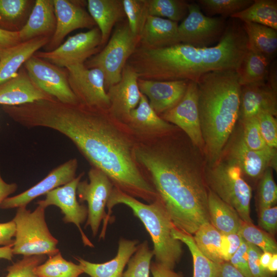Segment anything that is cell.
Here are the masks:
<instances>
[{
  "instance_id": "1",
  "label": "cell",
  "mask_w": 277,
  "mask_h": 277,
  "mask_svg": "<svg viewBox=\"0 0 277 277\" xmlns=\"http://www.w3.org/2000/svg\"><path fill=\"white\" fill-rule=\"evenodd\" d=\"M23 123L27 128H48L66 136L92 167L103 171L125 193L148 204L158 197L135 160L136 138L108 110L53 97L28 104Z\"/></svg>"
},
{
  "instance_id": "2",
  "label": "cell",
  "mask_w": 277,
  "mask_h": 277,
  "mask_svg": "<svg viewBox=\"0 0 277 277\" xmlns=\"http://www.w3.org/2000/svg\"><path fill=\"white\" fill-rule=\"evenodd\" d=\"M134 153L176 229L193 235L209 222L205 157L181 130L137 140Z\"/></svg>"
},
{
  "instance_id": "3",
  "label": "cell",
  "mask_w": 277,
  "mask_h": 277,
  "mask_svg": "<svg viewBox=\"0 0 277 277\" xmlns=\"http://www.w3.org/2000/svg\"><path fill=\"white\" fill-rule=\"evenodd\" d=\"M248 50L242 23L232 18L216 45L200 48L179 43L159 49L141 48L136 55V68L145 80L196 82L211 71L238 70Z\"/></svg>"
},
{
  "instance_id": "4",
  "label": "cell",
  "mask_w": 277,
  "mask_h": 277,
  "mask_svg": "<svg viewBox=\"0 0 277 277\" xmlns=\"http://www.w3.org/2000/svg\"><path fill=\"white\" fill-rule=\"evenodd\" d=\"M238 70L211 71L196 82L206 163L217 162L239 120L241 86Z\"/></svg>"
},
{
  "instance_id": "5",
  "label": "cell",
  "mask_w": 277,
  "mask_h": 277,
  "mask_svg": "<svg viewBox=\"0 0 277 277\" xmlns=\"http://www.w3.org/2000/svg\"><path fill=\"white\" fill-rule=\"evenodd\" d=\"M120 204L129 207L143 224L153 244L155 262L173 269L182 255V242L173 236L174 226L160 199L145 204L114 186L106 206L108 221L112 208Z\"/></svg>"
},
{
  "instance_id": "6",
  "label": "cell",
  "mask_w": 277,
  "mask_h": 277,
  "mask_svg": "<svg viewBox=\"0 0 277 277\" xmlns=\"http://www.w3.org/2000/svg\"><path fill=\"white\" fill-rule=\"evenodd\" d=\"M205 179L209 189L231 206L241 220L252 223L250 216L252 189L234 162L220 157L212 165L206 163Z\"/></svg>"
},
{
  "instance_id": "7",
  "label": "cell",
  "mask_w": 277,
  "mask_h": 277,
  "mask_svg": "<svg viewBox=\"0 0 277 277\" xmlns=\"http://www.w3.org/2000/svg\"><path fill=\"white\" fill-rule=\"evenodd\" d=\"M45 209L40 205L33 211L26 207L17 208L12 220L16 226L13 254L50 256L60 252L58 241L51 234L46 222Z\"/></svg>"
},
{
  "instance_id": "8",
  "label": "cell",
  "mask_w": 277,
  "mask_h": 277,
  "mask_svg": "<svg viewBox=\"0 0 277 277\" xmlns=\"http://www.w3.org/2000/svg\"><path fill=\"white\" fill-rule=\"evenodd\" d=\"M139 40L131 32L128 23H123L115 28L105 48L85 62L87 68L102 71L106 91L120 81L123 68L138 46Z\"/></svg>"
},
{
  "instance_id": "9",
  "label": "cell",
  "mask_w": 277,
  "mask_h": 277,
  "mask_svg": "<svg viewBox=\"0 0 277 277\" xmlns=\"http://www.w3.org/2000/svg\"><path fill=\"white\" fill-rule=\"evenodd\" d=\"M87 180L80 181L77 186L76 195L80 202L86 201L88 204V216L85 227L89 226L92 234L98 232L102 220L104 232L108 221L105 208L114 187L109 177L100 169L91 167Z\"/></svg>"
},
{
  "instance_id": "10",
  "label": "cell",
  "mask_w": 277,
  "mask_h": 277,
  "mask_svg": "<svg viewBox=\"0 0 277 277\" xmlns=\"http://www.w3.org/2000/svg\"><path fill=\"white\" fill-rule=\"evenodd\" d=\"M220 157L234 162L243 174L253 179L260 178L268 168L277 170L276 148L250 149L244 142L240 125L239 128H234Z\"/></svg>"
},
{
  "instance_id": "11",
  "label": "cell",
  "mask_w": 277,
  "mask_h": 277,
  "mask_svg": "<svg viewBox=\"0 0 277 277\" xmlns=\"http://www.w3.org/2000/svg\"><path fill=\"white\" fill-rule=\"evenodd\" d=\"M226 25L223 17L206 16L197 4L189 3L187 15L178 26L179 38L181 43L193 47H210L219 42Z\"/></svg>"
},
{
  "instance_id": "12",
  "label": "cell",
  "mask_w": 277,
  "mask_h": 277,
  "mask_svg": "<svg viewBox=\"0 0 277 277\" xmlns=\"http://www.w3.org/2000/svg\"><path fill=\"white\" fill-rule=\"evenodd\" d=\"M102 45L98 27L70 36L63 44L49 51H37L34 55L57 67L84 64Z\"/></svg>"
},
{
  "instance_id": "13",
  "label": "cell",
  "mask_w": 277,
  "mask_h": 277,
  "mask_svg": "<svg viewBox=\"0 0 277 277\" xmlns=\"http://www.w3.org/2000/svg\"><path fill=\"white\" fill-rule=\"evenodd\" d=\"M66 68L69 86L78 103L109 110L110 102L101 70L88 68L84 64L71 65Z\"/></svg>"
},
{
  "instance_id": "14",
  "label": "cell",
  "mask_w": 277,
  "mask_h": 277,
  "mask_svg": "<svg viewBox=\"0 0 277 277\" xmlns=\"http://www.w3.org/2000/svg\"><path fill=\"white\" fill-rule=\"evenodd\" d=\"M24 65L32 81L42 91L64 103H78L69 86L67 72L34 55Z\"/></svg>"
},
{
  "instance_id": "15",
  "label": "cell",
  "mask_w": 277,
  "mask_h": 277,
  "mask_svg": "<svg viewBox=\"0 0 277 277\" xmlns=\"http://www.w3.org/2000/svg\"><path fill=\"white\" fill-rule=\"evenodd\" d=\"M160 116L181 130L204 154L205 146L199 114L196 82L190 81L180 102Z\"/></svg>"
},
{
  "instance_id": "16",
  "label": "cell",
  "mask_w": 277,
  "mask_h": 277,
  "mask_svg": "<svg viewBox=\"0 0 277 277\" xmlns=\"http://www.w3.org/2000/svg\"><path fill=\"white\" fill-rule=\"evenodd\" d=\"M84 172L76 176L67 184L60 186L46 194L43 200L37 202L45 208L54 205L58 207L64 215L63 221L66 223H73L78 228L84 244L93 247V245L83 231L81 225L87 220L88 208L80 204L76 199V189L78 183L84 175Z\"/></svg>"
},
{
  "instance_id": "17",
  "label": "cell",
  "mask_w": 277,
  "mask_h": 277,
  "mask_svg": "<svg viewBox=\"0 0 277 277\" xmlns=\"http://www.w3.org/2000/svg\"><path fill=\"white\" fill-rule=\"evenodd\" d=\"M138 78L137 73L126 63L120 81L106 91L110 102L109 113L125 124L130 112L136 107L140 100Z\"/></svg>"
},
{
  "instance_id": "18",
  "label": "cell",
  "mask_w": 277,
  "mask_h": 277,
  "mask_svg": "<svg viewBox=\"0 0 277 277\" xmlns=\"http://www.w3.org/2000/svg\"><path fill=\"white\" fill-rule=\"evenodd\" d=\"M78 168L76 159H71L53 169L45 178L27 190L6 199L1 204L3 209H12L27 205L35 198L63 186L75 178Z\"/></svg>"
},
{
  "instance_id": "19",
  "label": "cell",
  "mask_w": 277,
  "mask_h": 277,
  "mask_svg": "<svg viewBox=\"0 0 277 277\" xmlns=\"http://www.w3.org/2000/svg\"><path fill=\"white\" fill-rule=\"evenodd\" d=\"M53 3L56 26L52 36L46 45L47 51L57 48L65 37L73 30L80 28L91 29L96 25L78 3L68 0H53Z\"/></svg>"
},
{
  "instance_id": "20",
  "label": "cell",
  "mask_w": 277,
  "mask_h": 277,
  "mask_svg": "<svg viewBox=\"0 0 277 277\" xmlns=\"http://www.w3.org/2000/svg\"><path fill=\"white\" fill-rule=\"evenodd\" d=\"M187 80L154 81L138 80L140 92L146 96L150 107L160 115L175 106L183 97Z\"/></svg>"
},
{
  "instance_id": "21",
  "label": "cell",
  "mask_w": 277,
  "mask_h": 277,
  "mask_svg": "<svg viewBox=\"0 0 277 277\" xmlns=\"http://www.w3.org/2000/svg\"><path fill=\"white\" fill-rule=\"evenodd\" d=\"M125 125L137 140L151 139L177 128L161 117L142 93L138 104L130 112Z\"/></svg>"
},
{
  "instance_id": "22",
  "label": "cell",
  "mask_w": 277,
  "mask_h": 277,
  "mask_svg": "<svg viewBox=\"0 0 277 277\" xmlns=\"http://www.w3.org/2000/svg\"><path fill=\"white\" fill-rule=\"evenodd\" d=\"M267 112L277 114V92L266 83L241 86L239 121Z\"/></svg>"
},
{
  "instance_id": "23",
  "label": "cell",
  "mask_w": 277,
  "mask_h": 277,
  "mask_svg": "<svg viewBox=\"0 0 277 277\" xmlns=\"http://www.w3.org/2000/svg\"><path fill=\"white\" fill-rule=\"evenodd\" d=\"M52 97L38 88L23 69L14 77L0 85L2 106H18Z\"/></svg>"
},
{
  "instance_id": "24",
  "label": "cell",
  "mask_w": 277,
  "mask_h": 277,
  "mask_svg": "<svg viewBox=\"0 0 277 277\" xmlns=\"http://www.w3.org/2000/svg\"><path fill=\"white\" fill-rule=\"evenodd\" d=\"M177 22L148 15L140 36V47L159 49L181 43Z\"/></svg>"
},
{
  "instance_id": "25",
  "label": "cell",
  "mask_w": 277,
  "mask_h": 277,
  "mask_svg": "<svg viewBox=\"0 0 277 277\" xmlns=\"http://www.w3.org/2000/svg\"><path fill=\"white\" fill-rule=\"evenodd\" d=\"M139 241L121 238L116 256L103 263H94L81 258L75 259L84 273L90 277H123V271L131 257L136 251Z\"/></svg>"
},
{
  "instance_id": "26",
  "label": "cell",
  "mask_w": 277,
  "mask_h": 277,
  "mask_svg": "<svg viewBox=\"0 0 277 277\" xmlns=\"http://www.w3.org/2000/svg\"><path fill=\"white\" fill-rule=\"evenodd\" d=\"M42 36L21 42L7 50L0 58V85L14 77L22 65L49 42Z\"/></svg>"
},
{
  "instance_id": "27",
  "label": "cell",
  "mask_w": 277,
  "mask_h": 277,
  "mask_svg": "<svg viewBox=\"0 0 277 277\" xmlns=\"http://www.w3.org/2000/svg\"><path fill=\"white\" fill-rule=\"evenodd\" d=\"M56 18L53 1L37 0L26 24L18 30L21 42L53 33Z\"/></svg>"
},
{
  "instance_id": "28",
  "label": "cell",
  "mask_w": 277,
  "mask_h": 277,
  "mask_svg": "<svg viewBox=\"0 0 277 277\" xmlns=\"http://www.w3.org/2000/svg\"><path fill=\"white\" fill-rule=\"evenodd\" d=\"M87 7L100 30L103 45L108 41L114 25L126 16L122 0H88Z\"/></svg>"
},
{
  "instance_id": "29",
  "label": "cell",
  "mask_w": 277,
  "mask_h": 277,
  "mask_svg": "<svg viewBox=\"0 0 277 277\" xmlns=\"http://www.w3.org/2000/svg\"><path fill=\"white\" fill-rule=\"evenodd\" d=\"M208 211L210 223L221 234L238 233L242 220L237 212L209 189Z\"/></svg>"
},
{
  "instance_id": "30",
  "label": "cell",
  "mask_w": 277,
  "mask_h": 277,
  "mask_svg": "<svg viewBox=\"0 0 277 277\" xmlns=\"http://www.w3.org/2000/svg\"><path fill=\"white\" fill-rule=\"evenodd\" d=\"M248 39V49L271 60L277 50V30L252 23H242Z\"/></svg>"
},
{
  "instance_id": "31",
  "label": "cell",
  "mask_w": 277,
  "mask_h": 277,
  "mask_svg": "<svg viewBox=\"0 0 277 277\" xmlns=\"http://www.w3.org/2000/svg\"><path fill=\"white\" fill-rule=\"evenodd\" d=\"M242 23H252L277 30V1L255 0L246 9L230 17Z\"/></svg>"
},
{
  "instance_id": "32",
  "label": "cell",
  "mask_w": 277,
  "mask_h": 277,
  "mask_svg": "<svg viewBox=\"0 0 277 277\" xmlns=\"http://www.w3.org/2000/svg\"><path fill=\"white\" fill-rule=\"evenodd\" d=\"M270 64V59L248 49L238 70L240 85L266 83Z\"/></svg>"
},
{
  "instance_id": "33",
  "label": "cell",
  "mask_w": 277,
  "mask_h": 277,
  "mask_svg": "<svg viewBox=\"0 0 277 277\" xmlns=\"http://www.w3.org/2000/svg\"><path fill=\"white\" fill-rule=\"evenodd\" d=\"M192 236L197 248L205 256L217 264L224 262L221 252L222 234L210 222L202 224Z\"/></svg>"
},
{
  "instance_id": "34",
  "label": "cell",
  "mask_w": 277,
  "mask_h": 277,
  "mask_svg": "<svg viewBox=\"0 0 277 277\" xmlns=\"http://www.w3.org/2000/svg\"><path fill=\"white\" fill-rule=\"evenodd\" d=\"M173 236L184 243L188 248L193 259V277H216L217 264L205 256L198 249L192 235L182 232L175 227L172 230Z\"/></svg>"
},
{
  "instance_id": "35",
  "label": "cell",
  "mask_w": 277,
  "mask_h": 277,
  "mask_svg": "<svg viewBox=\"0 0 277 277\" xmlns=\"http://www.w3.org/2000/svg\"><path fill=\"white\" fill-rule=\"evenodd\" d=\"M35 272L38 277H78L84 273L79 264L66 260L60 252L49 256Z\"/></svg>"
},
{
  "instance_id": "36",
  "label": "cell",
  "mask_w": 277,
  "mask_h": 277,
  "mask_svg": "<svg viewBox=\"0 0 277 277\" xmlns=\"http://www.w3.org/2000/svg\"><path fill=\"white\" fill-rule=\"evenodd\" d=\"M149 15L178 22L188 14L189 3L183 0H146Z\"/></svg>"
},
{
  "instance_id": "37",
  "label": "cell",
  "mask_w": 277,
  "mask_h": 277,
  "mask_svg": "<svg viewBox=\"0 0 277 277\" xmlns=\"http://www.w3.org/2000/svg\"><path fill=\"white\" fill-rule=\"evenodd\" d=\"M154 256L147 241L137 245V249L127 263L123 277H149L151 261Z\"/></svg>"
},
{
  "instance_id": "38",
  "label": "cell",
  "mask_w": 277,
  "mask_h": 277,
  "mask_svg": "<svg viewBox=\"0 0 277 277\" xmlns=\"http://www.w3.org/2000/svg\"><path fill=\"white\" fill-rule=\"evenodd\" d=\"M238 233L245 242L257 246L262 252L277 253V244L274 238L253 223L242 221Z\"/></svg>"
},
{
  "instance_id": "39",
  "label": "cell",
  "mask_w": 277,
  "mask_h": 277,
  "mask_svg": "<svg viewBox=\"0 0 277 277\" xmlns=\"http://www.w3.org/2000/svg\"><path fill=\"white\" fill-rule=\"evenodd\" d=\"M128 25L132 34L138 37L148 17L146 0H122Z\"/></svg>"
},
{
  "instance_id": "40",
  "label": "cell",
  "mask_w": 277,
  "mask_h": 277,
  "mask_svg": "<svg viewBox=\"0 0 277 277\" xmlns=\"http://www.w3.org/2000/svg\"><path fill=\"white\" fill-rule=\"evenodd\" d=\"M252 0H199L204 10L211 16L219 14L230 16L251 5Z\"/></svg>"
},
{
  "instance_id": "41",
  "label": "cell",
  "mask_w": 277,
  "mask_h": 277,
  "mask_svg": "<svg viewBox=\"0 0 277 277\" xmlns=\"http://www.w3.org/2000/svg\"><path fill=\"white\" fill-rule=\"evenodd\" d=\"M29 4L27 0H0V28L6 30L15 25L25 13Z\"/></svg>"
},
{
  "instance_id": "42",
  "label": "cell",
  "mask_w": 277,
  "mask_h": 277,
  "mask_svg": "<svg viewBox=\"0 0 277 277\" xmlns=\"http://www.w3.org/2000/svg\"><path fill=\"white\" fill-rule=\"evenodd\" d=\"M273 169H267L260 177L258 190L259 210L275 206L277 186L273 176Z\"/></svg>"
},
{
  "instance_id": "43",
  "label": "cell",
  "mask_w": 277,
  "mask_h": 277,
  "mask_svg": "<svg viewBox=\"0 0 277 277\" xmlns=\"http://www.w3.org/2000/svg\"><path fill=\"white\" fill-rule=\"evenodd\" d=\"M46 258L45 255L24 256L7 268L8 273L5 277H38L35 269L46 261Z\"/></svg>"
},
{
  "instance_id": "44",
  "label": "cell",
  "mask_w": 277,
  "mask_h": 277,
  "mask_svg": "<svg viewBox=\"0 0 277 277\" xmlns=\"http://www.w3.org/2000/svg\"><path fill=\"white\" fill-rule=\"evenodd\" d=\"M239 121L243 139L249 148L259 150L268 147L262 136L256 116Z\"/></svg>"
},
{
  "instance_id": "45",
  "label": "cell",
  "mask_w": 277,
  "mask_h": 277,
  "mask_svg": "<svg viewBox=\"0 0 277 277\" xmlns=\"http://www.w3.org/2000/svg\"><path fill=\"white\" fill-rule=\"evenodd\" d=\"M262 136L266 145L271 148H277V121L275 116L261 112L256 116Z\"/></svg>"
},
{
  "instance_id": "46",
  "label": "cell",
  "mask_w": 277,
  "mask_h": 277,
  "mask_svg": "<svg viewBox=\"0 0 277 277\" xmlns=\"http://www.w3.org/2000/svg\"><path fill=\"white\" fill-rule=\"evenodd\" d=\"M247 243L248 266L252 277H275V275L264 269L261 264L260 259L262 251L257 246Z\"/></svg>"
},
{
  "instance_id": "47",
  "label": "cell",
  "mask_w": 277,
  "mask_h": 277,
  "mask_svg": "<svg viewBox=\"0 0 277 277\" xmlns=\"http://www.w3.org/2000/svg\"><path fill=\"white\" fill-rule=\"evenodd\" d=\"M259 210V226L263 230L274 237L277 229L276 205Z\"/></svg>"
},
{
  "instance_id": "48",
  "label": "cell",
  "mask_w": 277,
  "mask_h": 277,
  "mask_svg": "<svg viewBox=\"0 0 277 277\" xmlns=\"http://www.w3.org/2000/svg\"><path fill=\"white\" fill-rule=\"evenodd\" d=\"M242 238L238 233L222 234L221 252L224 261L229 262L239 248Z\"/></svg>"
},
{
  "instance_id": "49",
  "label": "cell",
  "mask_w": 277,
  "mask_h": 277,
  "mask_svg": "<svg viewBox=\"0 0 277 277\" xmlns=\"http://www.w3.org/2000/svg\"><path fill=\"white\" fill-rule=\"evenodd\" d=\"M246 277H252L248 266V245L243 239L241 244L229 261Z\"/></svg>"
},
{
  "instance_id": "50",
  "label": "cell",
  "mask_w": 277,
  "mask_h": 277,
  "mask_svg": "<svg viewBox=\"0 0 277 277\" xmlns=\"http://www.w3.org/2000/svg\"><path fill=\"white\" fill-rule=\"evenodd\" d=\"M21 42L18 31L0 28V58L7 50Z\"/></svg>"
},
{
  "instance_id": "51",
  "label": "cell",
  "mask_w": 277,
  "mask_h": 277,
  "mask_svg": "<svg viewBox=\"0 0 277 277\" xmlns=\"http://www.w3.org/2000/svg\"><path fill=\"white\" fill-rule=\"evenodd\" d=\"M16 232V226L13 220L0 223V246L13 245Z\"/></svg>"
},
{
  "instance_id": "52",
  "label": "cell",
  "mask_w": 277,
  "mask_h": 277,
  "mask_svg": "<svg viewBox=\"0 0 277 277\" xmlns=\"http://www.w3.org/2000/svg\"><path fill=\"white\" fill-rule=\"evenodd\" d=\"M150 270L153 277H184L180 272H176L158 263L152 262Z\"/></svg>"
},
{
  "instance_id": "53",
  "label": "cell",
  "mask_w": 277,
  "mask_h": 277,
  "mask_svg": "<svg viewBox=\"0 0 277 277\" xmlns=\"http://www.w3.org/2000/svg\"><path fill=\"white\" fill-rule=\"evenodd\" d=\"M216 277H246L229 262L217 264Z\"/></svg>"
},
{
  "instance_id": "54",
  "label": "cell",
  "mask_w": 277,
  "mask_h": 277,
  "mask_svg": "<svg viewBox=\"0 0 277 277\" xmlns=\"http://www.w3.org/2000/svg\"><path fill=\"white\" fill-rule=\"evenodd\" d=\"M16 183H7L3 179L0 172V205L9 196L17 189Z\"/></svg>"
},
{
  "instance_id": "55",
  "label": "cell",
  "mask_w": 277,
  "mask_h": 277,
  "mask_svg": "<svg viewBox=\"0 0 277 277\" xmlns=\"http://www.w3.org/2000/svg\"><path fill=\"white\" fill-rule=\"evenodd\" d=\"M276 61H274L270 64L267 78V85L274 91L277 92V71Z\"/></svg>"
},
{
  "instance_id": "56",
  "label": "cell",
  "mask_w": 277,
  "mask_h": 277,
  "mask_svg": "<svg viewBox=\"0 0 277 277\" xmlns=\"http://www.w3.org/2000/svg\"><path fill=\"white\" fill-rule=\"evenodd\" d=\"M12 247L13 245L0 247V259L11 261L13 255Z\"/></svg>"
},
{
  "instance_id": "57",
  "label": "cell",
  "mask_w": 277,
  "mask_h": 277,
  "mask_svg": "<svg viewBox=\"0 0 277 277\" xmlns=\"http://www.w3.org/2000/svg\"><path fill=\"white\" fill-rule=\"evenodd\" d=\"M272 254H273L269 252H262L261 254L260 261L261 265L264 269H267Z\"/></svg>"
},
{
  "instance_id": "58",
  "label": "cell",
  "mask_w": 277,
  "mask_h": 277,
  "mask_svg": "<svg viewBox=\"0 0 277 277\" xmlns=\"http://www.w3.org/2000/svg\"><path fill=\"white\" fill-rule=\"evenodd\" d=\"M267 270L273 274L276 275L277 272V254H273Z\"/></svg>"
}]
</instances>
